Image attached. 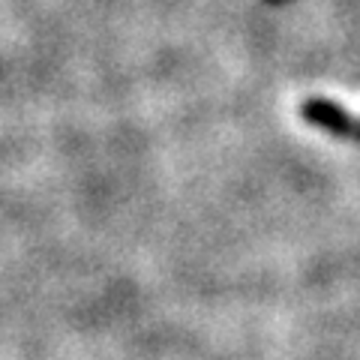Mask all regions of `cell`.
Segmentation results:
<instances>
[{"instance_id": "2", "label": "cell", "mask_w": 360, "mask_h": 360, "mask_svg": "<svg viewBox=\"0 0 360 360\" xmlns=\"http://www.w3.org/2000/svg\"><path fill=\"white\" fill-rule=\"evenodd\" d=\"M354 139H357V141H360V123H357V135H354Z\"/></svg>"}, {"instance_id": "1", "label": "cell", "mask_w": 360, "mask_h": 360, "mask_svg": "<svg viewBox=\"0 0 360 360\" xmlns=\"http://www.w3.org/2000/svg\"><path fill=\"white\" fill-rule=\"evenodd\" d=\"M300 115L307 117V123H312V127L336 135V139H354V135H357V120L348 115L342 105L330 103V99H319V96L307 99L303 108H300Z\"/></svg>"}, {"instance_id": "3", "label": "cell", "mask_w": 360, "mask_h": 360, "mask_svg": "<svg viewBox=\"0 0 360 360\" xmlns=\"http://www.w3.org/2000/svg\"><path fill=\"white\" fill-rule=\"evenodd\" d=\"M267 4H283V0H267Z\"/></svg>"}]
</instances>
